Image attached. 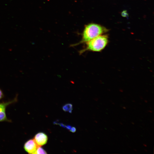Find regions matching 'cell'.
Here are the masks:
<instances>
[{
  "mask_svg": "<svg viewBox=\"0 0 154 154\" xmlns=\"http://www.w3.org/2000/svg\"><path fill=\"white\" fill-rule=\"evenodd\" d=\"M17 101V96L11 101L6 102L0 103V122L7 121L11 122V120L8 119L6 114V107L9 105L16 102Z\"/></svg>",
  "mask_w": 154,
  "mask_h": 154,
  "instance_id": "3",
  "label": "cell"
},
{
  "mask_svg": "<svg viewBox=\"0 0 154 154\" xmlns=\"http://www.w3.org/2000/svg\"><path fill=\"white\" fill-rule=\"evenodd\" d=\"M86 48L82 50L80 53L86 50L100 52L103 49L108 42L107 37L105 36L99 35L88 42Z\"/></svg>",
  "mask_w": 154,
  "mask_h": 154,
  "instance_id": "1",
  "label": "cell"
},
{
  "mask_svg": "<svg viewBox=\"0 0 154 154\" xmlns=\"http://www.w3.org/2000/svg\"><path fill=\"white\" fill-rule=\"evenodd\" d=\"M64 111L71 113L72 110V106L70 104H67L64 105L62 107Z\"/></svg>",
  "mask_w": 154,
  "mask_h": 154,
  "instance_id": "6",
  "label": "cell"
},
{
  "mask_svg": "<svg viewBox=\"0 0 154 154\" xmlns=\"http://www.w3.org/2000/svg\"><path fill=\"white\" fill-rule=\"evenodd\" d=\"M38 146L33 139L27 140L25 143L23 148L29 154H35Z\"/></svg>",
  "mask_w": 154,
  "mask_h": 154,
  "instance_id": "4",
  "label": "cell"
},
{
  "mask_svg": "<svg viewBox=\"0 0 154 154\" xmlns=\"http://www.w3.org/2000/svg\"><path fill=\"white\" fill-rule=\"evenodd\" d=\"M4 97V95L3 93L0 89V100L2 99Z\"/></svg>",
  "mask_w": 154,
  "mask_h": 154,
  "instance_id": "8",
  "label": "cell"
},
{
  "mask_svg": "<svg viewBox=\"0 0 154 154\" xmlns=\"http://www.w3.org/2000/svg\"><path fill=\"white\" fill-rule=\"evenodd\" d=\"M70 131L72 132H74L76 131V128L74 127H72Z\"/></svg>",
  "mask_w": 154,
  "mask_h": 154,
  "instance_id": "9",
  "label": "cell"
},
{
  "mask_svg": "<svg viewBox=\"0 0 154 154\" xmlns=\"http://www.w3.org/2000/svg\"><path fill=\"white\" fill-rule=\"evenodd\" d=\"M46 151L40 146H38L35 154H46Z\"/></svg>",
  "mask_w": 154,
  "mask_h": 154,
  "instance_id": "7",
  "label": "cell"
},
{
  "mask_svg": "<svg viewBox=\"0 0 154 154\" xmlns=\"http://www.w3.org/2000/svg\"><path fill=\"white\" fill-rule=\"evenodd\" d=\"M104 31L103 28L100 25L95 24H90L84 29L82 39L80 43L88 42L101 35Z\"/></svg>",
  "mask_w": 154,
  "mask_h": 154,
  "instance_id": "2",
  "label": "cell"
},
{
  "mask_svg": "<svg viewBox=\"0 0 154 154\" xmlns=\"http://www.w3.org/2000/svg\"><path fill=\"white\" fill-rule=\"evenodd\" d=\"M33 139L38 146L41 147L46 143L48 138L46 134L40 132L35 135Z\"/></svg>",
  "mask_w": 154,
  "mask_h": 154,
  "instance_id": "5",
  "label": "cell"
}]
</instances>
